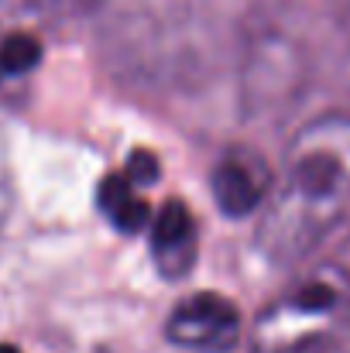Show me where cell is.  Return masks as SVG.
I'll return each instance as SVG.
<instances>
[{"label": "cell", "mask_w": 350, "mask_h": 353, "mask_svg": "<svg viewBox=\"0 0 350 353\" xmlns=\"http://www.w3.org/2000/svg\"><path fill=\"white\" fill-rule=\"evenodd\" d=\"M350 203V117L309 120L285 151V179L264 213L261 247L275 261L306 254Z\"/></svg>", "instance_id": "obj_1"}, {"label": "cell", "mask_w": 350, "mask_h": 353, "mask_svg": "<svg viewBox=\"0 0 350 353\" xmlns=\"http://www.w3.org/2000/svg\"><path fill=\"white\" fill-rule=\"evenodd\" d=\"M114 62L151 86H189L217 62V21L203 0H114Z\"/></svg>", "instance_id": "obj_2"}, {"label": "cell", "mask_w": 350, "mask_h": 353, "mask_svg": "<svg viewBox=\"0 0 350 353\" xmlns=\"http://www.w3.org/2000/svg\"><path fill=\"white\" fill-rule=\"evenodd\" d=\"M350 309V274L337 264L316 268L254 323L251 343L257 353H302L323 343Z\"/></svg>", "instance_id": "obj_3"}, {"label": "cell", "mask_w": 350, "mask_h": 353, "mask_svg": "<svg viewBox=\"0 0 350 353\" xmlns=\"http://www.w3.org/2000/svg\"><path fill=\"white\" fill-rule=\"evenodd\" d=\"M302 79L306 52L292 34L278 28H261L251 34L240 90V100L251 117H282L302 93Z\"/></svg>", "instance_id": "obj_4"}, {"label": "cell", "mask_w": 350, "mask_h": 353, "mask_svg": "<svg viewBox=\"0 0 350 353\" xmlns=\"http://www.w3.org/2000/svg\"><path fill=\"white\" fill-rule=\"evenodd\" d=\"M165 333L175 347H186V350L231 353L244 336V323L231 299L217 292H196L172 309Z\"/></svg>", "instance_id": "obj_5"}, {"label": "cell", "mask_w": 350, "mask_h": 353, "mask_svg": "<svg viewBox=\"0 0 350 353\" xmlns=\"http://www.w3.org/2000/svg\"><path fill=\"white\" fill-rule=\"evenodd\" d=\"M213 199L224 216H247L254 213L268 196H275V175L264 154L254 148H227L210 175Z\"/></svg>", "instance_id": "obj_6"}, {"label": "cell", "mask_w": 350, "mask_h": 353, "mask_svg": "<svg viewBox=\"0 0 350 353\" xmlns=\"http://www.w3.org/2000/svg\"><path fill=\"white\" fill-rule=\"evenodd\" d=\"M151 257L168 281L186 278L196 264V223L179 199H168L151 223Z\"/></svg>", "instance_id": "obj_7"}, {"label": "cell", "mask_w": 350, "mask_h": 353, "mask_svg": "<svg viewBox=\"0 0 350 353\" xmlns=\"http://www.w3.org/2000/svg\"><path fill=\"white\" fill-rule=\"evenodd\" d=\"M97 203L104 210V216L114 223L120 234H137L148 227V199L141 196V189L127 179V175H107L100 182V192H97Z\"/></svg>", "instance_id": "obj_8"}, {"label": "cell", "mask_w": 350, "mask_h": 353, "mask_svg": "<svg viewBox=\"0 0 350 353\" xmlns=\"http://www.w3.org/2000/svg\"><path fill=\"white\" fill-rule=\"evenodd\" d=\"M41 62V41L28 31H14L0 38V86L28 76Z\"/></svg>", "instance_id": "obj_9"}, {"label": "cell", "mask_w": 350, "mask_h": 353, "mask_svg": "<svg viewBox=\"0 0 350 353\" xmlns=\"http://www.w3.org/2000/svg\"><path fill=\"white\" fill-rule=\"evenodd\" d=\"M124 175H127L137 189L158 182V161H155V154H151V151H134V154L127 158V172H124Z\"/></svg>", "instance_id": "obj_10"}, {"label": "cell", "mask_w": 350, "mask_h": 353, "mask_svg": "<svg viewBox=\"0 0 350 353\" xmlns=\"http://www.w3.org/2000/svg\"><path fill=\"white\" fill-rule=\"evenodd\" d=\"M10 203H14V189H10V168H7V151H3V141H0V227L10 213Z\"/></svg>", "instance_id": "obj_11"}, {"label": "cell", "mask_w": 350, "mask_h": 353, "mask_svg": "<svg viewBox=\"0 0 350 353\" xmlns=\"http://www.w3.org/2000/svg\"><path fill=\"white\" fill-rule=\"evenodd\" d=\"M0 353H17V350H14V347H7V343H3V347H0Z\"/></svg>", "instance_id": "obj_12"}]
</instances>
